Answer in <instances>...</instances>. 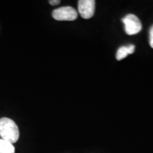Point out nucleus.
I'll return each instance as SVG.
<instances>
[{"label":"nucleus","instance_id":"5","mask_svg":"<svg viewBox=\"0 0 153 153\" xmlns=\"http://www.w3.org/2000/svg\"><path fill=\"white\" fill-rule=\"evenodd\" d=\"M135 45L130 44L127 46H122L118 50L116 53V59L118 60H121L123 58H125L129 54H133L135 51Z\"/></svg>","mask_w":153,"mask_h":153},{"label":"nucleus","instance_id":"4","mask_svg":"<svg viewBox=\"0 0 153 153\" xmlns=\"http://www.w3.org/2000/svg\"><path fill=\"white\" fill-rule=\"evenodd\" d=\"M96 1L94 0H79L78 1V11L83 19H90L95 11Z\"/></svg>","mask_w":153,"mask_h":153},{"label":"nucleus","instance_id":"7","mask_svg":"<svg viewBox=\"0 0 153 153\" xmlns=\"http://www.w3.org/2000/svg\"><path fill=\"white\" fill-rule=\"evenodd\" d=\"M150 45L153 48V25L150 30Z\"/></svg>","mask_w":153,"mask_h":153},{"label":"nucleus","instance_id":"1","mask_svg":"<svg viewBox=\"0 0 153 153\" xmlns=\"http://www.w3.org/2000/svg\"><path fill=\"white\" fill-rule=\"evenodd\" d=\"M0 136L11 144L18 141L19 130L14 120L8 118H0Z\"/></svg>","mask_w":153,"mask_h":153},{"label":"nucleus","instance_id":"3","mask_svg":"<svg viewBox=\"0 0 153 153\" xmlns=\"http://www.w3.org/2000/svg\"><path fill=\"white\" fill-rule=\"evenodd\" d=\"M52 16L57 21H74L77 18L78 13L72 7H63L55 9Z\"/></svg>","mask_w":153,"mask_h":153},{"label":"nucleus","instance_id":"6","mask_svg":"<svg viewBox=\"0 0 153 153\" xmlns=\"http://www.w3.org/2000/svg\"><path fill=\"white\" fill-rule=\"evenodd\" d=\"M15 148L8 141L0 139V153H14Z\"/></svg>","mask_w":153,"mask_h":153},{"label":"nucleus","instance_id":"2","mask_svg":"<svg viewBox=\"0 0 153 153\" xmlns=\"http://www.w3.org/2000/svg\"><path fill=\"white\" fill-rule=\"evenodd\" d=\"M125 26V31L128 35H135L142 29V24L140 19L134 14H128L122 19Z\"/></svg>","mask_w":153,"mask_h":153},{"label":"nucleus","instance_id":"8","mask_svg":"<svg viewBox=\"0 0 153 153\" xmlns=\"http://www.w3.org/2000/svg\"><path fill=\"white\" fill-rule=\"evenodd\" d=\"M49 3L51 5L55 6L59 4L60 3V0H51V1H49Z\"/></svg>","mask_w":153,"mask_h":153}]
</instances>
